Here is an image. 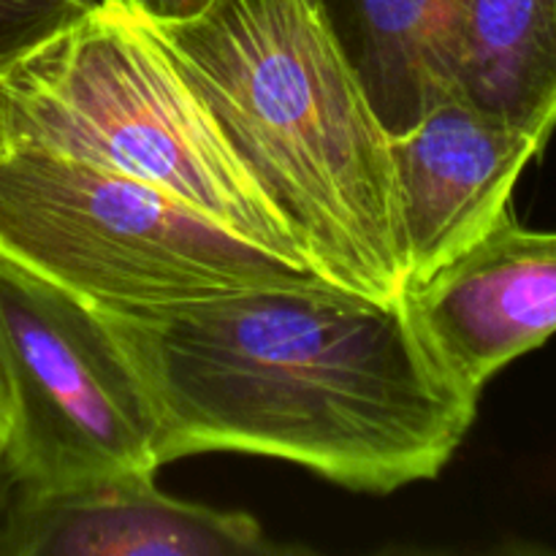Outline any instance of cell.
<instances>
[{"label": "cell", "instance_id": "cell-4", "mask_svg": "<svg viewBox=\"0 0 556 556\" xmlns=\"http://www.w3.org/2000/svg\"><path fill=\"white\" fill-rule=\"evenodd\" d=\"M0 255L98 309L324 280L152 185L27 144L0 157Z\"/></svg>", "mask_w": 556, "mask_h": 556}, {"label": "cell", "instance_id": "cell-10", "mask_svg": "<svg viewBox=\"0 0 556 556\" xmlns=\"http://www.w3.org/2000/svg\"><path fill=\"white\" fill-rule=\"evenodd\" d=\"M462 96L548 144L556 130V0H459Z\"/></svg>", "mask_w": 556, "mask_h": 556}, {"label": "cell", "instance_id": "cell-6", "mask_svg": "<svg viewBox=\"0 0 556 556\" xmlns=\"http://www.w3.org/2000/svg\"><path fill=\"white\" fill-rule=\"evenodd\" d=\"M269 541L242 510L168 497L155 472H119L60 489L0 483V556H264Z\"/></svg>", "mask_w": 556, "mask_h": 556}, {"label": "cell", "instance_id": "cell-11", "mask_svg": "<svg viewBox=\"0 0 556 556\" xmlns=\"http://www.w3.org/2000/svg\"><path fill=\"white\" fill-rule=\"evenodd\" d=\"M98 0H0V71L25 58Z\"/></svg>", "mask_w": 556, "mask_h": 556}, {"label": "cell", "instance_id": "cell-1", "mask_svg": "<svg viewBox=\"0 0 556 556\" xmlns=\"http://www.w3.org/2000/svg\"><path fill=\"white\" fill-rule=\"evenodd\" d=\"M98 315L150 396L161 465L269 456L389 494L438 476L476 421L481 394L445 369L407 296L304 280Z\"/></svg>", "mask_w": 556, "mask_h": 556}, {"label": "cell", "instance_id": "cell-7", "mask_svg": "<svg viewBox=\"0 0 556 556\" xmlns=\"http://www.w3.org/2000/svg\"><path fill=\"white\" fill-rule=\"evenodd\" d=\"M405 296L445 369L481 394L500 369L556 334V228H530L503 212Z\"/></svg>", "mask_w": 556, "mask_h": 556}, {"label": "cell", "instance_id": "cell-2", "mask_svg": "<svg viewBox=\"0 0 556 556\" xmlns=\"http://www.w3.org/2000/svg\"><path fill=\"white\" fill-rule=\"evenodd\" d=\"M166 47L324 280L407 293L391 134L326 0H217L147 27Z\"/></svg>", "mask_w": 556, "mask_h": 556}, {"label": "cell", "instance_id": "cell-12", "mask_svg": "<svg viewBox=\"0 0 556 556\" xmlns=\"http://www.w3.org/2000/svg\"><path fill=\"white\" fill-rule=\"evenodd\" d=\"M144 27H172L199 20L217 0H98Z\"/></svg>", "mask_w": 556, "mask_h": 556}, {"label": "cell", "instance_id": "cell-8", "mask_svg": "<svg viewBox=\"0 0 556 556\" xmlns=\"http://www.w3.org/2000/svg\"><path fill=\"white\" fill-rule=\"evenodd\" d=\"M543 147L465 96L445 98L407 130L391 134L410 286L478 242L510 210L521 172Z\"/></svg>", "mask_w": 556, "mask_h": 556}, {"label": "cell", "instance_id": "cell-3", "mask_svg": "<svg viewBox=\"0 0 556 556\" xmlns=\"http://www.w3.org/2000/svg\"><path fill=\"white\" fill-rule=\"evenodd\" d=\"M0 85L11 144L139 179L269 253L309 266L282 212L166 47L139 22L96 3L11 63Z\"/></svg>", "mask_w": 556, "mask_h": 556}, {"label": "cell", "instance_id": "cell-5", "mask_svg": "<svg viewBox=\"0 0 556 556\" xmlns=\"http://www.w3.org/2000/svg\"><path fill=\"white\" fill-rule=\"evenodd\" d=\"M150 396L96 307L0 255V483L155 472Z\"/></svg>", "mask_w": 556, "mask_h": 556}, {"label": "cell", "instance_id": "cell-13", "mask_svg": "<svg viewBox=\"0 0 556 556\" xmlns=\"http://www.w3.org/2000/svg\"><path fill=\"white\" fill-rule=\"evenodd\" d=\"M3 74V71H0ZM11 147L9 141V123H5V98H3V85H0V157L5 155V150Z\"/></svg>", "mask_w": 556, "mask_h": 556}, {"label": "cell", "instance_id": "cell-9", "mask_svg": "<svg viewBox=\"0 0 556 556\" xmlns=\"http://www.w3.org/2000/svg\"><path fill=\"white\" fill-rule=\"evenodd\" d=\"M348 52L389 134L462 96L459 0H345Z\"/></svg>", "mask_w": 556, "mask_h": 556}]
</instances>
